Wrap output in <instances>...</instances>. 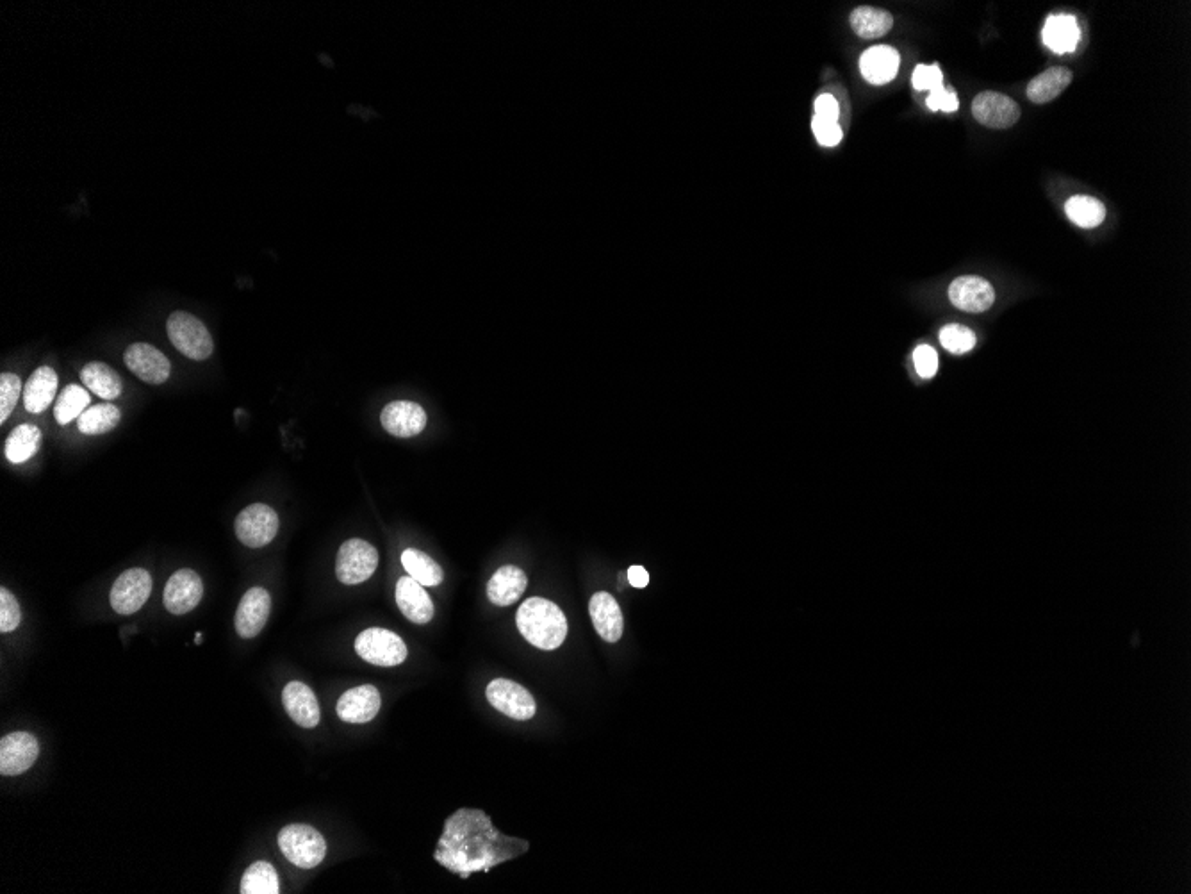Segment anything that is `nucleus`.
<instances>
[{"label":"nucleus","instance_id":"nucleus-32","mask_svg":"<svg viewBox=\"0 0 1191 894\" xmlns=\"http://www.w3.org/2000/svg\"><path fill=\"white\" fill-rule=\"evenodd\" d=\"M90 406V393L77 386V384H68L63 393L59 395L56 407H54V416L58 420L59 425H68L72 420H79V416Z\"/></svg>","mask_w":1191,"mask_h":894},{"label":"nucleus","instance_id":"nucleus-12","mask_svg":"<svg viewBox=\"0 0 1191 894\" xmlns=\"http://www.w3.org/2000/svg\"><path fill=\"white\" fill-rule=\"evenodd\" d=\"M204 596V584L197 572L193 570H179L173 573L166 582L163 602L168 613L186 614L193 611Z\"/></svg>","mask_w":1191,"mask_h":894},{"label":"nucleus","instance_id":"nucleus-34","mask_svg":"<svg viewBox=\"0 0 1191 894\" xmlns=\"http://www.w3.org/2000/svg\"><path fill=\"white\" fill-rule=\"evenodd\" d=\"M20 393H24L20 377L15 373H2L0 375V423L6 422L9 414L13 413Z\"/></svg>","mask_w":1191,"mask_h":894},{"label":"nucleus","instance_id":"nucleus-14","mask_svg":"<svg viewBox=\"0 0 1191 894\" xmlns=\"http://www.w3.org/2000/svg\"><path fill=\"white\" fill-rule=\"evenodd\" d=\"M382 427L396 438H414L427 427V413L414 402H391L380 414Z\"/></svg>","mask_w":1191,"mask_h":894},{"label":"nucleus","instance_id":"nucleus-17","mask_svg":"<svg viewBox=\"0 0 1191 894\" xmlns=\"http://www.w3.org/2000/svg\"><path fill=\"white\" fill-rule=\"evenodd\" d=\"M282 704L286 707L289 718L298 727L314 729L320 723V704L316 700L313 689L304 682L293 680L282 691Z\"/></svg>","mask_w":1191,"mask_h":894},{"label":"nucleus","instance_id":"nucleus-25","mask_svg":"<svg viewBox=\"0 0 1191 894\" xmlns=\"http://www.w3.org/2000/svg\"><path fill=\"white\" fill-rule=\"evenodd\" d=\"M81 379L88 390L104 400H115L124 390V382L118 372L100 361L84 366Z\"/></svg>","mask_w":1191,"mask_h":894},{"label":"nucleus","instance_id":"nucleus-5","mask_svg":"<svg viewBox=\"0 0 1191 894\" xmlns=\"http://www.w3.org/2000/svg\"><path fill=\"white\" fill-rule=\"evenodd\" d=\"M377 566V548L371 547L364 539H348L337 552V579L346 586L366 582L375 573Z\"/></svg>","mask_w":1191,"mask_h":894},{"label":"nucleus","instance_id":"nucleus-6","mask_svg":"<svg viewBox=\"0 0 1191 894\" xmlns=\"http://www.w3.org/2000/svg\"><path fill=\"white\" fill-rule=\"evenodd\" d=\"M279 525V514L270 505H248L236 518V536L245 547L263 548L277 536Z\"/></svg>","mask_w":1191,"mask_h":894},{"label":"nucleus","instance_id":"nucleus-33","mask_svg":"<svg viewBox=\"0 0 1191 894\" xmlns=\"http://www.w3.org/2000/svg\"><path fill=\"white\" fill-rule=\"evenodd\" d=\"M940 343L947 352L962 356L974 348L976 336L967 327L953 323V325H945L944 329L940 331Z\"/></svg>","mask_w":1191,"mask_h":894},{"label":"nucleus","instance_id":"nucleus-13","mask_svg":"<svg viewBox=\"0 0 1191 894\" xmlns=\"http://www.w3.org/2000/svg\"><path fill=\"white\" fill-rule=\"evenodd\" d=\"M272 613V596L264 588L248 589L236 611V632L243 639H252L264 629Z\"/></svg>","mask_w":1191,"mask_h":894},{"label":"nucleus","instance_id":"nucleus-26","mask_svg":"<svg viewBox=\"0 0 1191 894\" xmlns=\"http://www.w3.org/2000/svg\"><path fill=\"white\" fill-rule=\"evenodd\" d=\"M42 447V431L34 425H18L6 439V457L13 464L25 463Z\"/></svg>","mask_w":1191,"mask_h":894},{"label":"nucleus","instance_id":"nucleus-18","mask_svg":"<svg viewBox=\"0 0 1191 894\" xmlns=\"http://www.w3.org/2000/svg\"><path fill=\"white\" fill-rule=\"evenodd\" d=\"M396 604L400 607L403 616L412 623L418 625H425L428 621L434 618V604L430 600V595L425 591V586H421L418 580L409 577H402L396 584Z\"/></svg>","mask_w":1191,"mask_h":894},{"label":"nucleus","instance_id":"nucleus-16","mask_svg":"<svg viewBox=\"0 0 1191 894\" xmlns=\"http://www.w3.org/2000/svg\"><path fill=\"white\" fill-rule=\"evenodd\" d=\"M380 705L382 700L378 689L366 684L343 693L337 700L336 711L339 720L346 723H368L377 716Z\"/></svg>","mask_w":1191,"mask_h":894},{"label":"nucleus","instance_id":"nucleus-3","mask_svg":"<svg viewBox=\"0 0 1191 894\" xmlns=\"http://www.w3.org/2000/svg\"><path fill=\"white\" fill-rule=\"evenodd\" d=\"M166 331L173 347L188 359L204 361L213 354V338L197 316L189 315L186 311H175L168 318Z\"/></svg>","mask_w":1191,"mask_h":894},{"label":"nucleus","instance_id":"nucleus-23","mask_svg":"<svg viewBox=\"0 0 1191 894\" xmlns=\"http://www.w3.org/2000/svg\"><path fill=\"white\" fill-rule=\"evenodd\" d=\"M1042 38L1045 45L1056 54H1067L1076 50L1077 43L1081 40V31L1076 18L1070 15H1054L1047 18Z\"/></svg>","mask_w":1191,"mask_h":894},{"label":"nucleus","instance_id":"nucleus-24","mask_svg":"<svg viewBox=\"0 0 1191 894\" xmlns=\"http://www.w3.org/2000/svg\"><path fill=\"white\" fill-rule=\"evenodd\" d=\"M1072 83V72L1065 67H1054L1045 70L1044 74L1036 75L1027 84V99L1035 104H1047L1058 99Z\"/></svg>","mask_w":1191,"mask_h":894},{"label":"nucleus","instance_id":"nucleus-35","mask_svg":"<svg viewBox=\"0 0 1191 894\" xmlns=\"http://www.w3.org/2000/svg\"><path fill=\"white\" fill-rule=\"evenodd\" d=\"M22 621L17 598L6 588L0 589V632H13Z\"/></svg>","mask_w":1191,"mask_h":894},{"label":"nucleus","instance_id":"nucleus-30","mask_svg":"<svg viewBox=\"0 0 1191 894\" xmlns=\"http://www.w3.org/2000/svg\"><path fill=\"white\" fill-rule=\"evenodd\" d=\"M122 420V413L118 407L113 404H97L91 406L84 411L79 420H77V427L83 434L88 436H99V434H106V432L113 431L116 425Z\"/></svg>","mask_w":1191,"mask_h":894},{"label":"nucleus","instance_id":"nucleus-28","mask_svg":"<svg viewBox=\"0 0 1191 894\" xmlns=\"http://www.w3.org/2000/svg\"><path fill=\"white\" fill-rule=\"evenodd\" d=\"M892 25H894V17L888 11L871 8V6L855 9L851 15L853 31L865 40H874V38L885 36L892 29Z\"/></svg>","mask_w":1191,"mask_h":894},{"label":"nucleus","instance_id":"nucleus-37","mask_svg":"<svg viewBox=\"0 0 1191 894\" xmlns=\"http://www.w3.org/2000/svg\"><path fill=\"white\" fill-rule=\"evenodd\" d=\"M913 363H915V370L919 373L922 379H931L935 377L938 372V356L935 348L929 345H920L915 348L913 352Z\"/></svg>","mask_w":1191,"mask_h":894},{"label":"nucleus","instance_id":"nucleus-38","mask_svg":"<svg viewBox=\"0 0 1191 894\" xmlns=\"http://www.w3.org/2000/svg\"><path fill=\"white\" fill-rule=\"evenodd\" d=\"M812 129H814L815 138L821 143L822 147H837L838 143L842 141V129L838 122H830V120H822L814 116L812 120Z\"/></svg>","mask_w":1191,"mask_h":894},{"label":"nucleus","instance_id":"nucleus-11","mask_svg":"<svg viewBox=\"0 0 1191 894\" xmlns=\"http://www.w3.org/2000/svg\"><path fill=\"white\" fill-rule=\"evenodd\" d=\"M125 365L136 377L148 384H163L172 373L168 357L148 343H132L125 350Z\"/></svg>","mask_w":1191,"mask_h":894},{"label":"nucleus","instance_id":"nucleus-21","mask_svg":"<svg viewBox=\"0 0 1191 894\" xmlns=\"http://www.w3.org/2000/svg\"><path fill=\"white\" fill-rule=\"evenodd\" d=\"M899 52L888 45H878L872 49L863 52L862 59H860V70L865 77L867 83L887 84L896 77L899 72Z\"/></svg>","mask_w":1191,"mask_h":894},{"label":"nucleus","instance_id":"nucleus-1","mask_svg":"<svg viewBox=\"0 0 1191 894\" xmlns=\"http://www.w3.org/2000/svg\"><path fill=\"white\" fill-rule=\"evenodd\" d=\"M521 636L539 650H555L567 638V618L559 605L546 598H528L516 616Z\"/></svg>","mask_w":1191,"mask_h":894},{"label":"nucleus","instance_id":"nucleus-31","mask_svg":"<svg viewBox=\"0 0 1191 894\" xmlns=\"http://www.w3.org/2000/svg\"><path fill=\"white\" fill-rule=\"evenodd\" d=\"M1065 211H1067L1068 218L1083 229L1099 227L1106 218V207L1101 200L1086 197V195H1076L1068 200L1065 204Z\"/></svg>","mask_w":1191,"mask_h":894},{"label":"nucleus","instance_id":"nucleus-2","mask_svg":"<svg viewBox=\"0 0 1191 894\" xmlns=\"http://www.w3.org/2000/svg\"><path fill=\"white\" fill-rule=\"evenodd\" d=\"M279 848L291 864L313 870L327 855L325 837L311 825L293 823L279 832Z\"/></svg>","mask_w":1191,"mask_h":894},{"label":"nucleus","instance_id":"nucleus-19","mask_svg":"<svg viewBox=\"0 0 1191 894\" xmlns=\"http://www.w3.org/2000/svg\"><path fill=\"white\" fill-rule=\"evenodd\" d=\"M589 613H591L592 625L600 634L601 639H605L608 643H616L621 639L623 629H625V620H623L621 607L617 605L614 596L610 593L592 595Z\"/></svg>","mask_w":1191,"mask_h":894},{"label":"nucleus","instance_id":"nucleus-42","mask_svg":"<svg viewBox=\"0 0 1191 894\" xmlns=\"http://www.w3.org/2000/svg\"><path fill=\"white\" fill-rule=\"evenodd\" d=\"M195 643H198V645L202 643V632H197V636H195Z\"/></svg>","mask_w":1191,"mask_h":894},{"label":"nucleus","instance_id":"nucleus-4","mask_svg":"<svg viewBox=\"0 0 1191 894\" xmlns=\"http://www.w3.org/2000/svg\"><path fill=\"white\" fill-rule=\"evenodd\" d=\"M355 652L366 663L375 666H398L407 659V646L403 639L386 629H368L361 632L355 639Z\"/></svg>","mask_w":1191,"mask_h":894},{"label":"nucleus","instance_id":"nucleus-29","mask_svg":"<svg viewBox=\"0 0 1191 894\" xmlns=\"http://www.w3.org/2000/svg\"><path fill=\"white\" fill-rule=\"evenodd\" d=\"M241 894H279V875L270 862H254L248 866L239 886Z\"/></svg>","mask_w":1191,"mask_h":894},{"label":"nucleus","instance_id":"nucleus-8","mask_svg":"<svg viewBox=\"0 0 1191 894\" xmlns=\"http://www.w3.org/2000/svg\"><path fill=\"white\" fill-rule=\"evenodd\" d=\"M152 593V577L143 568H131L116 579L111 589V607L118 614H134L145 605Z\"/></svg>","mask_w":1191,"mask_h":894},{"label":"nucleus","instance_id":"nucleus-41","mask_svg":"<svg viewBox=\"0 0 1191 894\" xmlns=\"http://www.w3.org/2000/svg\"><path fill=\"white\" fill-rule=\"evenodd\" d=\"M628 582L632 584L633 588H646L649 584V573L642 566H632L628 570Z\"/></svg>","mask_w":1191,"mask_h":894},{"label":"nucleus","instance_id":"nucleus-15","mask_svg":"<svg viewBox=\"0 0 1191 894\" xmlns=\"http://www.w3.org/2000/svg\"><path fill=\"white\" fill-rule=\"evenodd\" d=\"M949 300L960 311L983 313L994 304L995 291L992 284L985 279L976 277V275H965V277H958L949 286Z\"/></svg>","mask_w":1191,"mask_h":894},{"label":"nucleus","instance_id":"nucleus-36","mask_svg":"<svg viewBox=\"0 0 1191 894\" xmlns=\"http://www.w3.org/2000/svg\"><path fill=\"white\" fill-rule=\"evenodd\" d=\"M913 88L924 92V90H937L940 86H944V75L938 65H931V67H924L919 65L915 68L912 77Z\"/></svg>","mask_w":1191,"mask_h":894},{"label":"nucleus","instance_id":"nucleus-39","mask_svg":"<svg viewBox=\"0 0 1191 894\" xmlns=\"http://www.w3.org/2000/svg\"><path fill=\"white\" fill-rule=\"evenodd\" d=\"M928 108L931 111H945V113H954L960 108V102L954 90H947L944 86H940L937 90L929 93Z\"/></svg>","mask_w":1191,"mask_h":894},{"label":"nucleus","instance_id":"nucleus-20","mask_svg":"<svg viewBox=\"0 0 1191 894\" xmlns=\"http://www.w3.org/2000/svg\"><path fill=\"white\" fill-rule=\"evenodd\" d=\"M526 586H528V579H526L525 572L518 566L507 564L500 570H496L489 580L487 596L494 605L509 607V605L516 604L523 596Z\"/></svg>","mask_w":1191,"mask_h":894},{"label":"nucleus","instance_id":"nucleus-9","mask_svg":"<svg viewBox=\"0 0 1191 894\" xmlns=\"http://www.w3.org/2000/svg\"><path fill=\"white\" fill-rule=\"evenodd\" d=\"M40 755V743L29 732H13L0 741V773L17 777L33 766Z\"/></svg>","mask_w":1191,"mask_h":894},{"label":"nucleus","instance_id":"nucleus-7","mask_svg":"<svg viewBox=\"0 0 1191 894\" xmlns=\"http://www.w3.org/2000/svg\"><path fill=\"white\" fill-rule=\"evenodd\" d=\"M485 696L496 711L512 720H532L537 712L534 696L514 680L494 679L485 689Z\"/></svg>","mask_w":1191,"mask_h":894},{"label":"nucleus","instance_id":"nucleus-10","mask_svg":"<svg viewBox=\"0 0 1191 894\" xmlns=\"http://www.w3.org/2000/svg\"><path fill=\"white\" fill-rule=\"evenodd\" d=\"M972 115L990 129H1010L1019 122L1020 108L1003 93L983 92L972 102Z\"/></svg>","mask_w":1191,"mask_h":894},{"label":"nucleus","instance_id":"nucleus-40","mask_svg":"<svg viewBox=\"0 0 1191 894\" xmlns=\"http://www.w3.org/2000/svg\"><path fill=\"white\" fill-rule=\"evenodd\" d=\"M815 116L822 118V120H830V122H838L840 118V106H838L837 99L830 95V93H822L821 97L815 100Z\"/></svg>","mask_w":1191,"mask_h":894},{"label":"nucleus","instance_id":"nucleus-27","mask_svg":"<svg viewBox=\"0 0 1191 894\" xmlns=\"http://www.w3.org/2000/svg\"><path fill=\"white\" fill-rule=\"evenodd\" d=\"M402 564L405 572L425 588H434L443 582V568L421 550L407 548L402 554Z\"/></svg>","mask_w":1191,"mask_h":894},{"label":"nucleus","instance_id":"nucleus-22","mask_svg":"<svg viewBox=\"0 0 1191 894\" xmlns=\"http://www.w3.org/2000/svg\"><path fill=\"white\" fill-rule=\"evenodd\" d=\"M58 393V373L50 366H40L25 382L24 406L29 413L40 414L54 402Z\"/></svg>","mask_w":1191,"mask_h":894}]
</instances>
